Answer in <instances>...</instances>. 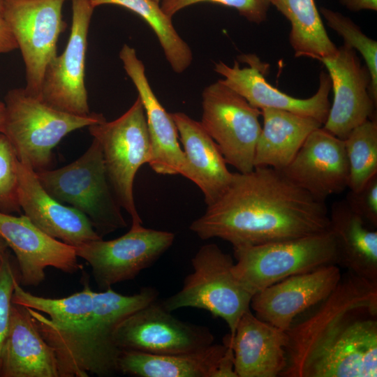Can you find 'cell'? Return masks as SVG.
Instances as JSON below:
<instances>
[{
  "instance_id": "obj_1",
  "label": "cell",
  "mask_w": 377,
  "mask_h": 377,
  "mask_svg": "<svg viewBox=\"0 0 377 377\" xmlns=\"http://www.w3.org/2000/svg\"><path fill=\"white\" fill-rule=\"evenodd\" d=\"M286 331L285 377L377 376V282L348 272Z\"/></svg>"
},
{
  "instance_id": "obj_2",
  "label": "cell",
  "mask_w": 377,
  "mask_h": 377,
  "mask_svg": "<svg viewBox=\"0 0 377 377\" xmlns=\"http://www.w3.org/2000/svg\"><path fill=\"white\" fill-rule=\"evenodd\" d=\"M329 228L325 202L295 185L281 170L269 167L233 172L223 193L190 226L200 239L220 238L233 248L297 238Z\"/></svg>"
},
{
  "instance_id": "obj_3",
  "label": "cell",
  "mask_w": 377,
  "mask_h": 377,
  "mask_svg": "<svg viewBox=\"0 0 377 377\" xmlns=\"http://www.w3.org/2000/svg\"><path fill=\"white\" fill-rule=\"evenodd\" d=\"M156 297V291L151 288L131 295L112 288L95 292L85 280L81 291L61 298L35 295L20 287L14 300L29 309L53 348L59 377H88L110 376L118 371L121 350L114 341L117 327Z\"/></svg>"
},
{
  "instance_id": "obj_4",
  "label": "cell",
  "mask_w": 377,
  "mask_h": 377,
  "mask_svg": "<svg viewBox=\"0 0 377 377\" xmlns=\"http://www.w3.org/2000/svg\"><path fill=\"white\" fill-rule=\"evenodd\" d=\"M3 134L20 162L35 172L47 170L52 150L69 133L105 119L102 114L76 115L54 109L29 95L24 88L10 90L5 96Z\"/></svg>"
},
{
  "instance_id": "obj_5",
  "label": "cell",
  "mask_w": 377,
  "mask_h": 377,
  "mask_svg": "<svg viewBox=\"0 0 377 377\" xmlns=\"http://www.w3.org/2000/svg\"><path fill=\"white\" fill-rule=\"evenodd\" d=\"M36 174L52 198L84 214L101 237L127 226L109 184L101 146L95 139L73 163Z\"/></svg>"
},
{
  "instance_id": "obj_6",
  "label": "cell",
  "mask_w": 377,
  "mask_h": 377,
  "mask_svg": "<svg viewBox=\"0 0 377 377\" xmlns=\"http://www.w3.org/2000/svg\"><path fill=\"white\" fill-rule=\"evenodd\" d=\"M232 272L253 296L287 277L338 264L335 242L327 231L259 245L234 247Z\"/></svg>"
},
{
  "instance_id": "obj_7",
  "label": "cell",
  "mask_w": 377,
  "mask_h": 377,
  "mask_svg": "<svg viewBox=\"0 0 377 377\" xmlns=\"http://www.w3.org/2000/svg\"><path fill=\"white\" fill-rule=\"evenodd\" d=\"M193 272L184 279L182 289L161 304L172 311L185 307L204 309L226 323L230 336L250 309L251 295L235 276L233 260L216 244L200 248L191 260Z\"/></svg>"
},
{
  "instance_id": "obj_8",
  "label": "cell",
  "mask_w": 377,
  "mask_h": 377,
  "mask_svg": "<svg viewBox=\"0 0 377 377\" xmlns=\"http://www.w3.org/2000/svg\"><path fill=\"white\" fill-rule=\"evenodd\" d=\"M101 146L107 177L121 208L132 225L142 224L133 197V183L139 168L149 163L151 151L146 116L138 96L131 108L117 119L88 126Z\"/></svg>"
},
{
  "instance_id": "obj_9",
  "label": "cell",
  "mask_w": 377,
  "mask_h": 377,
  "mask_svg": "<svg viewBox=\"0 0 377 377\" xmlns=\"http://www.w3.org/2000/svg\"><path fill=\"white\" fill-rule=\"evenodd\" d=\"M202 99L200 122L218 145L227 164L239 172L251 171L262 127L261 110L220 80L204 89Z\"/></svg>"
},
{
  "instance_id": "obj_10",
  "label": "cell",
  "mask_w": 377,
  "mask_h": 377,
  "mask_svg": "<svg viewBox=\"0 0 377 377\" xmlns=\"http://www.w3.org/2000/svg\"><path fill=\"white\" fill-rule=\"evenodd\" d=\"M67 0H3L6 19L25 66V91L38 98L45 71L57 56V42L67 28L62 8Z\"/></svg>"
},
{
  "instance_id": "obj_11",
  "label": "cell",
  "mask_w": 377,
  "mask_h": 377,
  "mask_svg": "<svg viewBox=\"0 0 377 377\" xmlns=\"http://www.w3.org/2000/svg\"><path fill=\"white\" fill-rule=\"evenodd\" d=\"M172 232L132 225L124 235L103 238L75 246L77 257L90 265L94 281L101 290L133 279L154 263L172 244Z\"/></svg>"
},
{
  "instance_id": "obj_12",
  "label": "cell",
  "mask_w": 377,
  "mask_h": 377,
  "mask_svg": "<svg viewBox=\"0 0 377 377\" xmlns=\"http://www.w3.org/2000/svg\"><path fill=\"white\" fill-rule=\"evenodd\" d=\"M114 341L121 350L171 355L201 349L213 343L214 337L205 327L174 317L154 300L125 318L114 331Z\"/></svg>"
},
{
  "instance_id": "obj_13",
  "label": "cell",
  "mask_w": 377,
  "mask_h": 377,
  "mask_svg": "<svg viewBox=\"0 0 377 377\" xmlns=\"http://www.w3.org/2000/svg\"><path fill=\"white\" fill-rule=\"evenodd\" d=\"M72 24L64 52L48 65L38 99L68 113L89 114L84 84L89 27L94 8L91 0H71Z\"/></svg>"
},
{
  "instance_id": "obj_14",
  "label": "cell",
  "mask_w": 377,
  "mask_h": 377,
  "mask_svg": "<svg viewBox=\"0 0 377 377\" xmlns=\"http://www.w3.org/2000/svg\"><path fill=\"white\" fill-rule=\"evenodd\" d=\"M239 58L249 66L241 68L237 61L232 66L223 61L214 64V71L223 77L220 80L222 83L259 110H286L313 118L323 125L330 108L329 94L332 82L327 73L321 71L316 93L310 98L302 99L290 96L267 82L264 72L269 65L262 62L256 55L242 54Z\"/></svg>"
},
{
  "instance_id": "obj_15",
  "label": "cell",
  "mask_w": 377,
  "mask_h": 377,
  "mask_svg": "<svg viewBox=\"0 0 377 377\" xmlns=\"http://www.w3.org/2000/svg\"><path fill=\"white\" fill-rule=\"evenodd\" d=\"M328 71L334 98L322 127L344 140L356 126L374 118V102L370 93L371 77L356 51L343 45L320 59Z\"/></svg>"
},
{
  "instance_id": "obj_16",
  "label": "cell",
  "mask_w": 377,
  "mask_h": 377,
  "mask_svg": "<svg viewBox=\"0 0 377 377\" xmlns=\"http://www.w3.org/2000/svg\"><path fill=\"white\" fill-rule=\"evenodd\" d=\"M0 237L15 255L21 285L40 284L47 267L68 274L82 268L73 246L47 235L25 215L16 216L0 211Z\"/></svg>"
},
{
  "instance_id": "obj_17",
  "label": "cell",
  "mask_w": 377,
  "mask_h": 377,
  "mask_svg": "<svg viewBox=\"0 0 377 377\" xmlns=\"http://www.w3.org/2000/svg\"><path fill=\"white\" fill-rule=\"evenodd\" d=\"M341 276L331 264L287 277L253 295L250 307L257 318L287 331L297 316L325 300Z\"/></svg>"
},
{
  "instance_id": "obj_18",
  "label": "cell",
  "mask_w": 377,
  "mask_h": 377,
  "mask_svg": "<svg viewBox=\"0 0 377 377\" xmlns=\"http://www.w3.org/2000/svg\"><path fill=\"white\" fill-rule=\"evenodd\" d=\"M295 185L316 199L325 202L343 192L349 183L344 141L322 126L312 131L298 152L281 170Z\"/></svg>"
},
{
  "instance_id": "obj_19",
  "label": "cell",
  "mask_w": 377,
  "mask_h": 377,
  "mask_svg": "<svg viewBox=\"0 0 377 377\" xmlns=\"http://www.w3.org/2000/svg\"><path fill=\"white\" fill-rule=\"evenodd\" d=\"M119 58L144 107L151 151L148 164L158 174L181 175L189 179L190 167L178 142L176 125L154 93L144 64L127 44L121 47Z\"/></svg>"
},
{
  "instance_id": "obj_20",
  "label": "cell",
  "mask_w": 377,
  "mask_h": 377,
  "mask_svg": "<svg viewBox=\"0 0 377 377\" xmlns=\"http://www.w3.org/2000/svg\"><path fill=\"white\" fill-rule=\"evenodd\" d=\"M17 173L21 210L43 232L73 247L102 239L84 214L52 198L29 165L19 161Z\"/></svg>"
},
{
  "instance_id": "obj_21",
  "label": "cell",
  "mask_w": 377,
  "mask_h": 377,
  "mask_svg": "<svg viewBox=\"0 0 377 377\" xmlns=\"http://www.w3.org/2000/svg\"><path fill=\"white\" fill-rule=\"evenodd\" d=\"M224 340L232 348L237 377H276L286 367V332L257 318L250 309L241 316L235 334Z\"/></svg>"
},
{
  "instance_id": "obj_22",
  "label": "cell",
  "mask_w": 377,
  "mask_h": 377,
  "mask_svg": "<svg viewBox=\"0 0 377 377\" xmlns=\"http://www.w3.org/2000/svg\"><path fill=\"white\" fill-rule=\"evenodd\" d=\"M0 376L59 377L54 351L40 334L29 309L13 302L1 353Z\"/></svg>"
},
{
  "instance_id": "obj_23",
  "label": "cell",
  "mask_w": 377,
  "mask_h": 377,
  "mask_svg": "<svg viewBox=\"0 0 377 377\" xmlns=\"http://www.w3.org/2000/svg\"><path fill=\"white\" fill-rule=\"evenodd\" d=\"M190 167L189 180L203 193L207 206L226 190L233 176L218 145L200 121L184 112L171 114Z\"/></svg>"
},
{
  "instance_id": "obj_24",
  "label": "cell",
  "mask_w": 377,
  "mask_h": 377,
  "mask_svg": "<svg viewBox=\"0 0 377 377\" xmlns=\"http://www.w3.org/2000/svg\"><path fill=\"white\" fill-rule=\"evenodd\" d=\"M263 124L255 150L254 168L283 170L294 158L309 135L323 124L286 110L263 108Z\"/></svg>"
},
{
  "instance_id": "obj_25",
  "label": "cell",
  "mask_w": 377,
  "mask_h": 377,
  "mask_svg": "<svg viewBox=\"0 0 377 377\" xmlns=\"http://www.w3.org/2000/svg\"><path fill=\"white\" fill-rule=\"evenodd\" d=\"M329 220L338 264L357 276L377 282L376 230L353 212L344 200L333 203Z\"/></svg>"
},
{
  "instance_id": "obj_26",
  "label": "cell",
  "mask_w": 377,
  "mask_h": 377,
  "mask_svg": "<svg viewBox=\"0 0 377 377\" xmlns=\"http://www.w3.org/2000/svg\"><path fill=\"white\" fill-rule=\"evenodd\" d=\"M226 348L223 342L171 355L121 350L117 369L123 374L138 377H214Z\"/></svg>"
},
{
  "instance_id": "obj_27",
  "label": "cell",
  "mask_w": 377,
  "mask_h": 377,
  "mask_svg": "<svg viewBox=\"0 0 377 377\" xmlns=\"http://www.w3.org/2000/svg\"><path fill=\"white\" fill-rule=\"evenodd\" d=\"M289 21V42L295 57L320 61L333 54L336 45L329 38L315 0H269Z\"/></svg>"
},
{
  "instance_id": "obj_28",
  "label": "cell",
  "mask_w": 377,
  "mask_h": 377,
  "mask_svg": "<svg viewBox=\"0 0 377 377\" xmlns=\"http://www.w3.org/2000/svg\"><path fill=\"white\" fill-rule=\"evenodd\" d=\"M94 8L112 4L123 7L140 16L156 34L173 71L182 73L191 65L193 53L175 29L172 17L154 0H91Z\"/></svg>"
},
{
  "instance_id": "obj_29",
  "label": "cell",
  "mask_w": 377,
  "mask_h": 377,
  "mask_svg": "<svg viewBox=\"0 0 377 377\" xmlns=\"http://www.w3.org/2000/svg\"><path fill=\"white\" fill-rule=\"evenodd\" d=\"M349 168L348 188L357 191L377 175V121L369 119L343 140Z\"/></svg>"
},
{
  "instance_id": "obj_30",
  "label": "cell",
  "mask_w": 377,
  "mask_h": 377,
  "mask_svg": "<svg viewBox=\"0 0 377 377\" xmlns=\"http://www.w3.org/2000/svg\"><path fill=\"white\" fill-rule=\"evenodd\" d=\"M320 12L327 24L343 39L345 45L357 50L365 61L371 77L369 93L377 103V42L366 36L349 17L325 7Z\"/></svg>"
},
{
  "instance_id": "obj_31",
  "label": "cell",
  "mask_w": 377,
  "mask_h": 377,
  "mask_svg": "<svg viewBox=\"0 0 377 377\" xmlns=\"http://www.w3.org/2000/svg\"><path fill=\"white\" fill-rule=\"evenodd\" d=\"M18 159L7 137L0 133V211L20 212L18 203Z\"/></svg>"
},
{
  "instance_id": "obj_32",
  "label": "cell",
  "mask_w": 377,
  "mask_h": 377,
  "mask_svg": "<svg viewBox=\"0 0 377 377\" xmlns=\"http://www.w3.org/2000/svg\"><path fill=\"white\" fill-rule=\"evenodd\" d=\"M202 2L223 5L237 10L248 21L260 24L266 20L270 3L269 0H162L163 12L172 17L187 6Z\"/></svg>"
},
{
  "instance_id": "obj_33",
  "label": "cell",
  "mask_w": 377,
  "mask_h": 377,
  "mask_svg": "<svg viewBox=\"0 0 377 377\" xmlns=\"http://www.w3.org/2000/svg\"><path fill=\"white\" fill-rule=\"evenodd\" d=\"M344 201L367 225L377 228V175L357 191L349 190Z\"/></svg>"
},
{
  "instance_id": "obj_34",
  "label": "cell",
  "mask_w": 377,
  "mask_h": 377,
  "mask_svg": "<svg viewBox=\"0 0 377 377\" xmlns=\"http://www.w3.org/2000/svg\"><path fill=\"white\" fill-rule=\"evenodd\" d=\"M17 276L7 251L0 265V359L2 347L8 332L13 282Z\"/></svg>"
},
{
  "instance_id": "obj_35",
  "label": "cell",
  "mask_w": 377,
  "mask_h": 377,
  "mask_svg": "<svg viewBox=\"0 0 377 377\" xmlns=\"http://www.w3.org/2000/svg\"><path fill=\"white\" fill-rule=\"evenodd\" d=\"M17 48V43L5 17L3 0H0V53H8Z\"/></svg>"
},
{
  "instance_id": "obj_36",
  "label": "cell",
  "mask_w": 377,
  "mask_h": 377,
  "mask_svg": "<svg viewBox=\"0 0 377 377\" xmlns=\"http://www.w3.org/2000/svg\"><path fill=\"white\" fill-rule=\"evenodd\" d=\"M226 350L222 357L214 377H237L234 367V353L230 345L223 339Z\"/></svg>"
},
{
  "instance_id": "obj_37",
  "label": "cell",
  "mask_w": 377,
  "mask_h": 377,
  "mask_svg": "<svg viewBox=\"0 0 377 377\" xmlns=\"http://www.w3.org/2000/svg\"><path fill=\"white\" fill-rule=\"evenodd\" d=\"M339 1L351 11L377 10V0H339Z\"/></svg>"
},
{
  "instance_id": "obj_38",
  "label": "cell",
  "mask_w": 377,
  "mask_h": 377,
  "mask_svg": "<svg viewBox=\"0 0 377 377\" xmlns=\"http://www.w3.org/2000/svg\"><path fill=\"white\" fill-rule=\"evenodd\" d=\"M6 119V105L5 103L0 101V133L3 131L4 123Z\"/></svg>"
},
{
  "instance_id": "obj_39",
  "label": "cell",
  "mask_w": 377,
  "mask_h": 377,
  "mask_svg": "<svg viewBox=\"0 0 377 377\" xmlns=\"http://www.w3.org/2000/svg\"><path fill=\"white\" fill-rule=\"evenodd\" d=\"M6 242L0 237V265L5 253L8 251Z\"/></svg>"
},
{
  "instance_id": "obj_40",
  "label": "cell",
  "mask_w": 377,
  "mask_h": 377,
  "mask_svg": "<svg viewBox=\"0 0 377 377\" xmlns=\"http://www.w3.org/2000/svg\"><path fill=\"white\" fill-rule=\"evenodd\" d=\"M154 1H155L156 2H157V3H160V2H161V1H162V0H154Z\"/></svg>"
}]
</instances>
